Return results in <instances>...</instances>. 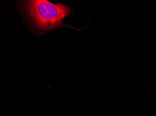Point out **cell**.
I'll return each instance as SVG.
<instances>
[{
    "label": "cell",
    "mask_w": 156,
    "mask_h": 116,
    "mask_svg": "<svg viewBox=\"0 0 156 116\" xmlns=\"http://www.w3.org/2000/svg\"><path fill=\"white\" fill-rule=\"evenodd\" d=\"M24 7L28 16L40 32L44 33L60 27L81 31L63 23L65 18L73 14L72 8L66 5L54 4L44 0H34L25 1Z\"/></svg>",
    "instance_id": "1"
}]
</instances>
